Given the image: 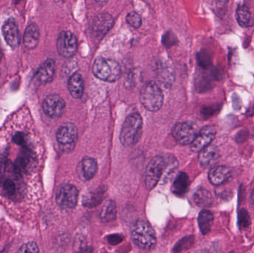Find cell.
Segmentation results:
<instances>
[{
	"mask_svg": "<svg viewBox=\"0 0 254 253\" xmlns=\"http://www.w3.org/2000/svg\"><path fill=\"white\" fill-rule=\"evenodd\" d=\"M18 253H40V251L37 244L31 242L22 245Z\"/></svg>",
	"mask_w": 254,
	"mask_h": 253,
	"instance_id": "cell-28",
	"label": "cell"
},
{
	"mask_svg": "<svg viewBox=\"0 0 254 253\" xmlns=\"http://www.w3.org/2000/svg\"><path fill=\"white\" fill-rule=\"evenodd\" d=\"M78 175L80 179L88 181L94 178L98 171V163L92 157H84L78 166Z\"/></svg>",
	"mask_w": 254,
	"mask_h": 253,
	"instance_id": "cell-15",
	"label": "cell"
},
{
	"mask_svg": "<svg viewBox=\"0 0 254 253\" xmlns=\"http://www.w3.org/2000/svg\"><path fill=\"white\" fill-rule=\"evenodd\" d=\"M56 70L55 61L49 59L45 61L37 70L36 77L42 83H49L53 80Z\"/></svg>",
	"mask_w": 254,
	"mask_h": 253,
	"instance_id": "cell-16",
	"label": "cell"
},
{
	"mask_svg": "<svg viewBox=\"0 0 254 253\" xmlns=\"http://www.w3.org/2000/svg\"><path fill=\"white\" fill-rule=\"evenodd\" d=\"M231 178V169L227 166H215L209 172V180L213 185H222L229 181Z\"/></svg>",
	"mask_w": 254,
	"mask_h": 253,
	"instance_id": "cell-17",
	"label": "cell"
},
{
	"mask_svg": "<svg viewBox=\"0 0 254 253\" xmlns=\"http://www.w3.org/2000/svg\"><path fill=\"white\" fill-rule=\"evenodd\" d=\"M251 18H252V16H251V12L249 7L245 4L239 6L237 10V19L239 24L244 28L249 27Z\"/></svg>",
	"mask_w": 254,
	"mask_h": 253,
	"instance_id": "cell-26",
	"label": "cell"
},
{
	"mask_svg": "<svg viewBox=\"0 0 254 253\" xmlns=\"http://www.w3.org/2000/svg\"><path fill=\"white\" fill-rule=\"evenodd\" d=\"M143 132V119L138 113L129 114L122 126L120 141L125 147H131L135 145Z\"/></svg>",
	"mask_w": 254,
	"mask_h": 253,
	"instance_id": "cell-1",
	"label": "cell"
},
{
	"mask_svg": "<svg viewBox=\"0 0 254 253\" xmlns=\"http://www.w3.org/2000/svg\"><path fill=\"white\" fill-rule=\"evenodd\" d=\"M77 129L73 123H66L58 129L56 134L57 141L66 152L72 151L77 139Z\"/></svg>",
	"mask_w": 254,
	"mask_h": 253,
	"instance_id": "cell-6",
	"label": "cell"
},
{
	"mask_svg": "<svg viewBox=\"0 0 254 253\" xmlns=\"http://www.w3.org/2000/svg\"><path fill=\"white\" fill-rule=\"evenodd\" d=\"M167 165V157L156 156L150 160L144 173L145 187L148 190L153 189L163 178Z\"/></svg>",
	"mask_w": 254,
	"mask_h": 253,
	"instance_id": "cell-5",
	"label": "cell"
},
{
	"mask_svg": "<svg viewBox=\"0 0 254 253\" xmlns=\"http://www.w3.org/2000/svg\"><path fill=\"white\" fill-rule=\"evenodd\" d=\"M77 253H92V249L87 246L82 247L79 249Z\"/></svg>",
	"mask_w": 254,
	"mask_h": 253,
	"instance_id": "cell-31",
	"label": "cell"
},
{
	"mask_svg": "<svg viewBox=\"0 0 254 253\" xmlns=\"http://www.w3.org/2000/svg\"><path fill=\"white\" fill-rule=\"evenodd\" d=\"M3 36L7 44L11 49H16L19 47L20 44V35H19V29L14 19H7L1 28Z\"/></svg>",
	"mask_w": 254,
	"mask_h": 253,
	"instance_id": "cell-12",
	"label": "cell"
},
{
	"mask_svg": "<svg viewBox=\"0 0 254 253\" xmlns=\"http://www.w3.org/2000/svg\"><path fill=\"white\" fill-rule=\"evenodd\" d=\"M172 135L178 144L186 146L192 144L198 132L195 124L189 122H183L175 125L172 129Z\"/></svg>",
	"mask_w": 254,
	"mask_h": 253,
	"instance_id": "cell-7",
	"label": "cell"
},
{
	"mask_svg": "<svg viewBox=\"0 0 254 253\" xmlns=\"http://www.w3.org/2000/svg\"><path fill=\"white\" fill-rule=\"evenodd\" d=\"M40 40V30L36 24H31L25 31L23 43L28 49H34L37 47Z\"/></svg>",
	"mask_w": 254,
	"mask_h": 253,
	"instance_id": "cell-19",
	"label": "cell"
},
{
	"mask_svg": "<svg viewBox=\"0 0 254 253\" xmlns=\"http://www.w3.org/2000/svg\"><path fill=\"white\" fill-rule=\"evenodd\" d=\"M213 220L214 217L210 211L203 210L200 212L198 218V226L203 235L207 234L210 231L213 226Z\"/></svg>",
	"mask_w": 254,
	"mask_h": 253,
	"instance_id": "cell-23",
	"label": "cell"
},
{
	"mask_svg": "<svg viewBox=\"0 0 254 253\" xmlns=\"http://www.w3.org/2000/svg\"><path fill=\"white\" fill-rule=\"evenodd\" d=\"M116 205L113 201H107L100 212V218L104 223L111 222L116 218Z\"/></svg>",
	"mask_w": 254,
	"mask_h": 253,
	"instance_id": "cell-22",
	"label": "cell"
},
{
	"mask_svg": "<svg viewBox=\"0 0 254 253\" xmlns=\"http://www.w3.org/2000/svg\"><path fill=\"white\" fill-rule=\"evenodd\" d=\"M1 57H2V53H1V51H0V62H1Z\"/></svg>",
	"mask_w": 254,
	"mask_h": 253,
	"instance_id": "cell-32",
	"label": "cell"
},
{
	"mask_svg": "<svg viewBox=\"0 0 254 253\" xmlns=\"http://www.w3.org/2000/svg\"><path fill=\"white\" fill-rule=\"evenodd\" d=\"M127 22L132 28H139L142 24V19L140 15L136 12H130L127 15Z\"/></svg>",
	"mask_w": 254,
	"mask_h": 253,
	"instance_id": "cell-27",
	"label": "cell"
},
{
	"mask_svg": "<svg viewBox=\"0 0 254 253\" xmlns=\"http://www.w3.org/2000/svg\"><path fill=\"white\" fill-rule=\"evenodd\" d=\"M57 47L60 54L64 57L69 58L74 56L77 49L75 35L70 31H62L58 37Z\"/></svg>",
	"mask_w": 254,
	"mask_h": 253,
	"instance_id": "cell-9",
	"label": "cell"
},
{
	"mask_svg": "<svg viewBox=\"0 0 254 253\" xmlns=\"http://www.w3.org/2000/svg\"><path fill=\"white\" fill-rule=\"evenodd\" d=\"M189 178L185 172H181L176 177L173 185V192L177 196H182L186 193L189 187Z\"/></svg>",
	"mask_w": 254,
	"mask_h": 253,
	"instance_id": "cell-24",
	"label": "cell"
},
{
	"mask_svg": "<svg viewBox=\"0 0 254 253\" xmlns=\"http://www.w3.org/2000/svg\"><path fill=\"white\" fill-rule=\"evenodd\" d=\"M131 237L134 245L143 251L152 249L156 245V236L152 227L146 221H136L131 230Z\"/></svg>",
	"mask_w": 254,
	"mask_h": 253,
	"instance_id": "cell-2",
	"label": "cell"
},
{
	"mask_svg": "<svg viewBox=\"0 0 254 253\" xmlns=\"http://www.w3.org/2000/svg\"><path fill=\"white\" fill-rule=\"evenodd\" d=\"M107 188L104 187H100L98 190L88 193L83 197V204L86 207L92 208L101 203L106 196Z\"/></svg>",
	"mask_w": 254,
	"mask_h": 253,
	"instance_id": "cell-20",
	"label": "cell"
},
{
	"mask_svg": "<svg viewBox=\"0 0 254 253\" xmlns=\"http://www.w3.org/2000/svg\"><path fill=\"white\" fill-rule=\"evenodd\" d=\"M78 199V191L74 186L65 184L61 186L57 193L56 202L64 209H72L75 207Z\"/></svg>",
	"mask_w": 254,
	"mask_h": 253,
	"instance_id": "cell-8",
	"label": "cell"
},
{
	"mask_svg": "<svg viewBox=\"0 0 254 253\" xmlns=\"http://www.w3.org/2000/svg\"><path fill=\"white\" fill-rule=\"evenodd\" d=\"M45 113L52 118H58L64 114L65 109L64 100L58 95H50L43 101Z\"/></svg>",
	"mask_w": 254,
	"mask_h": 253,
	"instance_id": "cell-10",
	"label": "cell"
},
{
	"mask_svg": "<svg viewBox=\"0 0 254 253\" xmlns=\"http://www.w3.org/2000/svg\"><path fill=\"white\" fill-rule=\"evenodd\" d=\"M193 199L195 203L201 207L210 206L213 202V199L210 192L203 188L198 189L195 192Z\"/></svg>",
	"mask_w": 254,
	"mask_h": 253,
	"instance_id": "cell-25",
	"label": "cell"
},
{
	"mask_svg": "<svg viewBox=\"0 0 254 253\" xmlns=\"http://www.w3.org/2000/svg\"><path fill=\"white\" fill-rule=\"evenodd\" d=\"M68 89L73 98L79 99L83 96L84 91V81L79 73H74L68 79Z\"/></svg>",
	"mask_w": 254,
	"mask_h": 253,
	"instance_id": "cell-18",
	"label": "cell"
},
{
	"mask_svg": "<svg viewBox=\"0 0 254 253\" xmlns=\"http://www.w3.org/2000/svg\"><path fill=\"white\" fill-rule=\"evenodd\" d=\"M216 134V129L213 126H204L199 131L196 138L191 144V150L194 152L202 151L206 147L210 146Z\"/></svg>",
	"mask_w": 254,
	"mask_h": 253,
	"instance_id": "cell-11",
	"label": "cell"
},
{
	"mask_svg": "<svg viewBox=\"0 0 254 253\" xmlns=\"http://www.w3.org/2000/svg\"><path fill=\"white\" fill-rule=\"evenodd\" d=\"M219 156V149L216 146L210 145L200 152L198 161L202 167H212L217 163Z\"/></svg>",
	"mask_w": 254,
	"mask_h": 253,
	"instance_id": "cell-14",
	"label": "cell"
},
{
	"mask_svg": "<svg viewBox=\"0 0 254 253\" xmlns=\"http://www.w3.org/2000/svg\"><path fill=\"white\" fill-rule=\"evenodd\" d=\"M3 190L7 196H13L16 193V185L11 180L7 179L3 184Z\"/></svg>",
	"mask_w": 254,
	"mask_h": 253,
	"instance_id": "cell-29",
	"label": "cell"
},
{
	"mask_svg": "<svg viewBox=\"0 0 254 253\" xmlns=\"http://www.w3.org/2000/svg\"><path fill=\"white\" fill-rule=\"evenodd\" d=\"M140 101L147 111H158L164 102L162 91L156 83L148 82L140 90Z\"/></svg>",
	"mask_w": 254,
	"mask_h": 253,
	"instance_id": "cell-4",
	"label": "cell"
},
{
	"mask_svg": "<svg viewBox=\"0 0 254 253\" xmlns=\"http://www.w3.org/2000/svg\"><path fill=\"white\" fill-rule=\"evenodd\" d=\"M114 18L110 13H101L92 22V33L95 34V37H104L111 29L114 25Z\"/></svg>",
	"mask_w": 254,
	"mask_h": 253,
	"instance_id": "cell-13",
	"label": "cell"
},
{
	"mask_svg": "<svg viewBox=\"0 0 254 253\" xmlns=\"http://www.w3.org/2000/svg\"><path fill=\"white\" fill-rule=\"evenodd\" d=\"M94 75L103 81L113 83L120 78L122 69L116 61L104 57H98L92 67Z\"/></svg>",
	"mask_w": 254,
	"mask_h": 253,
	"instance_id": "cell-3",
	"label": "cell"
},
{
	"mask_svg": "<svg viewBox=\"0 0 254 253\" xmlns=\"http://www.w3.org/2000/svg\"><path fill=\"white\" fill-rule=\"evenodd\" d=\"M13 141L16 143L18 145H22L23 146L24 144H25V140H24L23 135L22 134L18 133L15 135L14 138H13Z\"/></svg>",
	"mask_w": 254,
	"mask_h": 253,
	"instance_id": "cell-30",
	"label": "cell"
},
{
	"mask_svg": "<svg viewBox=\"0 0 254 253\" xmlns=\"http://www.w3.org/2000/svg\"><path fill=\"white\" fill-rule=\"evenodd\" d=\"M34 164V157L33 154L31 155L29 152H25L16 160V164L14 166L15 172L17 175H21L22 172L29 170L31 166L33 167Z\"/></svg>",
	"mask_w": 254,
	"mask_h": 253,
	"instance_id": "cell-21",
	"label": "cell"
}]
</instances>
